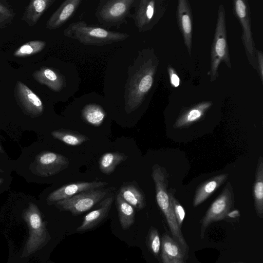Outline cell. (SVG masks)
I'll list each match as a JSON object with an SVG mask.
<instances>
[{
    "mask_svg": "<svg viewBox=\"0 0 263 263\" xmlns=\"http://www.w3.org/2000/svg\"><path fill=\"white\" fill-rule=\"evenodd\" d=\"M12 18L0 14V29L5 28L7 25L11 23Z\"/></svg>",
    "mask_w": 263,
    "mask_h": 263,
    "instance_id": "cell-35",
    "label": "cell"
},
{
    "mask_svg": "<svg viewBox=\"0 0 263 263\" xmlns=\"http://www.w3.org/2000/svg\"><path fill=\"white\" fill-rule=\"evenodd\" d=\"M152 176L154 180L157 204L163 213L168 223L173 238L179 244L183 253H187V245L182 235L171 205L167 190V174L165 169L158 164L152 168Z\"/></svg>",
    "mask_w": 263,
    "mask_h": 263,
    "instance_id": "cell-3",
    "label": "cell"
},
{
    "mask_svg": "<svg viewBox=\"0 0 263 263\" xmlns=\"http://www.w3.org/2000/svg\"><path fill=\"white\" fill-rule=\"evenodd\" d=\"M223 62L232 69L226 27V10L223 5L219 6L217 18L210 52V69L208 73L211 82L219 77L218 68Z\"/></svg>",
    "mask_w": 263,
    "mask_h": 263,
    "instance_id": "cell-4",
    "label": "cell"
},
{
    "mask_svg": "<svg viewBox=\"0 0 263 263\" xmlns=\"http://www.w3.org/2000/svg\"><path fill=\"white\" fill-rule=\"evenodd\" d=\"M234 14L241 26L242 33L241 39L247 59L251 66L257 71V60L255 43L252 32L250 9L246 0L233 1Z\"/></svg>",
    "mask_w": 263,
    "mask_h": 263,
    "instance_id": "cell-8",
    "label": "cell"
},
{
    "mask_svg": "<svg viewBox=\"0 0 263 263\" xmlns=\"http://www.w3.org/2000/svg\"><path fill=\"white\" fill-rule=\"evenodd\" d=\"M82 0H66L53 12L46 24L48 30H55L62 26L74 14Z\"/></svg>",
    "mask_w": 263,
    "mask_h": 263,
    "instance_id": "cell-16",
    "label": "cell"
},
{
    "mask_svg": "<svg viewBox=\"0 0 263 263\" xmlns=\"http://www.w3.org/2000/svg\"><path fill=\"white\" fill-rule=\"evenodd\" d=\"M69 159L64 156L49 151H43L34 156L29 166L34 175L41 177L53 176L68 167Z\"/></svg>",
    "mask_w": 263,
    "mask_h": 263,
    "instance_id": "cell-9",
    "label": "cell"
},
{
    "mask_svg": "<svg viewBox=\"0 0 263 263\" xmlns=\"http://www.w3.org/2000/svg\"><path fill=\"white\" fill-rule=\"evenodd\" d=\"M107 192L91 190L82 192L70 198L59 201L55 205L61 210L70 212L74 215L84 213L105 198Z\"/></svg>",
    "mask_w": 263,
    "mask_h": 263,
    "instance_id": "cell-10",
    "label": "cell"
},
{
    "mask_svg": "<svg viewBox=\"0 0 263 263\" xmlns=\"http://www.w3.org/2000/svg\"><path fill=\"white\" fill-rule=\"evenodd\" d=\"M32 76L39 83L53 91H61L66 84L65 77L57 70L50 67H42L35 70Z\"/></svg>",
    "mask_w": 263,
    "mask_h": 263,
    "instance_id": "cell-17",
    "label": "cell"
},
{
    "mask_svg": "<svg viewBox=\"0 0 263 263\" xmlns=\"http://www.w3.org/2000/svg\"><path fill=\"white\" fill-rule=\"evenodd\" d=\"M178 26L189 54L191 55L193 42V15L188 0H179L176 10Z\"/></svg>",
    "mask_w": 263,
    "mask_h": 263,
    "instance_id": "cell-13",
    "label": "cell"
},
{
    "mask_svg": "<svg viewBox=\"0 0 263 263\" xmlns=\"http://www.w3.org/2000/svg\"><path fill=\"white\" fill-rule=\"evenodd\" d=\"M237 263H241V262H237Z\"/></svg>",
    "mask_w": 263,
    "mask_h": 263,
    "instance_id": "cell-39",
    "label": "cell"
},
{
    "mask_svg": "<svg viewBox=\"0 0 263 263\" xmlns=\"http://www.w3.org/2000/svg\"><path fill=\"white\" fill-rule=\"evenodd\" d=\"M113 196L104 198L100 203L99 208L86 214L81 225L76 229L77 232H84L90 230L101 223L107 216L112 202Z\"/></svg>",
    "mask_w": 263,
    "mask_h": 263,
    "instance_id": "cell-18",
    "label": "cell"
},
{
    "mask_svg": "<svg viewBox=\"0 0 263 263\" xmlns=\"http://www.w3.org/2000/svg\"><path fill=\"white\" fill-rule=\"evenodd\" d=\"M240 215L239 211L237 210H234L232 211L229 212L227 215V217H229L231 218H234L238 217Z\"/></svg>",
    "mask_w": 263,
    "mask_h": 263,
    "instance_id": "cell-36",
    "label": "cell"
},
{
    "mask_svg": "<svg viewBox=\"0 0 263 263\" xmlns=\"http://www.w3.org/2000/svg\"><path fill=\"white\" fill-rule=\"evenodd\" d=\"M0 14L13 19L15 13L13 9L4 1H0Z\"/></svg>",
    "mask_w": 263,
    "mask_h": 263,
    "instance_id": "cell-33",
    "label": "cell"
},
{
    "mask_svg": "<svg viewBox=\"0 0 263 263\" xmlns=\"http://www.w3.org/2000/svg\"><path fill=\"white\" fill-rule=\"evenodd\" d=\"M15 100L23 111L31 118L41 116L44 104L39 97L21 81L16 82L14 90Z\"/></svg>",
    "mask_w": 263,
    "mask_h": 263,
    "instance_id": "cell-12",
    "label": "cell"
},
{
    "mask_svg": "<svg viewBox=\"0 0 263 263\" xmlns=\"http://www.w3.org/2000/svg\"><path fill=\"white\" fill-rule=\"evenodd\" d=\"M257 73L261 83L263 82V53L261 50L256 49V51Z\"/></svg>",
    "mask_w": 263,
    "mask_h": 263,
    "instance_id": "cell-34",
    "label": "cell"
},
{
    "mask_svg": "<svg viewBox=\"0 0 263 263\" xmlns=\"http://www.w3.org/2000/svg\"><path fill=\"white\" fill-rule=\"evenodd\" d=\"M233 192L230 182L223 188L219 196L212 203L201 220V235L212 222L224 219L233 204Z\"/></svg>",
    "mask_w": 263,
    "mask_h": 263,
    "instance_id": "cell-11",
    "label": "cell"
},
{
    "mask_svg": "<svg viewBox=\"0 0 263 263\" xmlns=\"http://www.w3.org/2000/svg\"><path fill=\"white\" fill-rule=\"evenodd\" d=\"M168 192L173 212L176 217L177 223L179 226L181 228L185 216L184 209L175 197L174 190L171 189Z\"/></svg>",
    "mask_w": 263,
    "mask_h": 263,
    "instance_id": "cell-29",
    "label": "cell"
},
{
    "mask_svg": "<svg viewBox=\"0 0 263 263\" xmlns=\"http://www.w3.org/2000/svg\"><path fill=\"white\" fill-rule=\"evenodd\" d=\"M148 246L152 253L157 256L161 248V240L158 230L151 228L148 235Z\"/></svg>",
    "mask_w": 263,
    "mask_h": 263,
    "instance_id": "cell-30",
    "label": "cell"
},
{
    "mask_svg": "<svg viewBox=\"0 0 263 263\" xmlns=\"http://www.w3.org/2000/svg\"><path fill=\"white\" fill-rule=\"evenodd\" d=\"M228 174H222L210 179L202 184L196 190L193 202L197 206L206 200L227 179Z\"/></svg>",
    "mask_w": 263,
    "mask_h": 263,
    "instance_id": "cell-21",
    "label": "cell"
},
{
    "mask_svg": "<svg viewBox=\"0 0 263 263\" xmlns=\"http://www.w3.org/2000/svg\"><path fill=\"white\" fill-rule=\"evenodd\" d=\"M51 135L54 139L70 146L80 145L89 140V138L83 134L65 129L54 130Z\"/></svg>",
    "mask_w": 263,
    "mask_h": 263,
    "instance_id": "cell-25",
    "label": "cell"
},
{
    "mask_svg": "<svg viewBox=\"0 0 263 263\" xmlns=\"http://www.w3.org/2000/svg\"><path fill=\"white\" fill-rule=\"evenodd\" d=\"M127 156L119 152H111L104 154L99 160L100 171L105 174L112 173L119 164L125 161Z\"/></svg>",
    "mask_w": 263,
    "mask_h": 263,
    "instance_id": "cell-26",
    "label": "cell"
},
{
    "mask_svg": "<svg viewBox=\"0 0 263 263\" xmlns=\"http://www.w3.org/2000/svg\"><path fill=\"white\" fill-rule=\"evenodd\" d=\"M136 0H101L97 7L95 16L104 28H119L127 24L131 17V10Z\"/></svg>",
    "mask_w": 263,
    "mask_h": 263,
    "instance_id": "cell-5",
    "label": "cell"
},
{
    "mask_svg": "<svg viewBox=\"0 0 263 263\" xmlns=\"http://www.w3.org/2000/svg\"><path fill=\"white\" fill-rule=\"evenodd\" d=\"M12 179L8 172L0 174V194L9 189Z\"/></svg>",
    "mask_w": 263,
    "mask_h": 263,
    "instance_id": "cell-31",
    "label": "cell"
},
{
    "mask_svg": "<svg viewBox=\"0 0 263 263\" xmlns=\"http://www.w3.org/2000/svg\"><path fill=\"white\" fill-rule=\"evenodd\" d=\"M159 60L154 49L139 51L134 64L129 66L125 85V109L127 113L136 110L151 89Z\"/></svg>",
    "mask_w": 263,
    "mask_h": 263,
    "instance_id": "cell-1",
    "label": "cell"
},
{
    "mask_svg": "<svg viewBox=\"0 0 263 263\" xmlns=\"http://www.w3.org/2000/svg\"><path fill=\"white\" fill-rule=\"evenodd\" d=\"M55 0H31L25 8L22 20L31 27L36 24L39 19Z\"/></svg>",
    "mask_w": 263,
    "mask_h": 263,
    "instance_id": "cell-20",
    "label": "cell"
},
{
    "mask_svg": "<svg viewBox=\"0 0 263 263\" xmlns=\"http://www.w3.org/2000/svg\"><path fill=\"white\" fill-rule=\"evenodd\" d=\"M107 184L104 181L79 182L64 185L52 191L46 198L49 204L70 198L82 192L103 187Z\"/></svg>",
    "mask_w": 263,
    "mask_h": 263,
    "instance_id": "cell-14",
    "label": "cell"
},
{
    "mask_svg": "<svg viewBox=\"0 0 263 263\" xmlns=\"http://www.w3.org/2000/svg\"><path fill=\"white\" fill-rule=\"evenodd\" d=\"M254 205L259 217L263 216V158L259 157L253 187Z\"/></svg>",
    "mask_w": 263,
    "mask_h": 263,
    "instance_id": "cell-22",
    "label": "cell"
},
{
    "mask_svg": "<svg viewBox=\"0 0 263 263\" xmlns=\"http://www.w3.org/2000/svg\"><path fill=\"white\" fill-rule=\"evenodd\" d=\"M23 216L29 230V237L23 253V256H26L41 248L47 241L49 234L40 210L35 203L30 202Z\"/></svg>",
    "mask_w": 263,
    "mask_h": 263,
    "instance_id": "cell-7",
    "label": "cell"
},
{
    "mask_svg": "<svg viewBox=\"0 0 263 263\" xmlns=\"http://www.w3.org/2000/svg\"><path fill=\"white\" fill-rule=\"evenodd\" d=\"M167 0H136L130 18L140 32L152 30L168 8Z\"/></svg>",
    "mask_w": 263,
    "mask_h": 263,
    "instance_id": "cell-6",
    "label": "cell"
},
{
    "mask_svg": "<svg viewBox=\"0 0 263 263\" xmlns=\"http://www.w3.org/2000/svg\"><path fill=\"white\" fill-rule=\"evenodd\" d=\"M82 116L84 120L88 124L94 126H99L105 118V112L98 105L88 104L83 109Z\"/></svg>",
    "mask_w": 263,
    "mask_h": 263,
    "instance_id": "cell-27",
    "label": "cell"
},
{
    "mask_svg": "<svg viewBox=\"0 0 263 263\" xmlns=\"http://www.w3.org/2000/svg\"><path fill=\"white\" fill-rule=\"evenodd\" d=\"M116 205L121 226L123 229H127L135 222L134 208L124 200L119 194L116 197Z\"/></svg>",
    "mask_w": 263,
    "mask_h": 263,
    "instance_id": "cell-24",
    "label": "cell"
},
{
    "mask_svg": "<svg viewBox=\"0 0 263 263\" xmlns=\"http://www.w3.org/2000/svg\"><path fill=\"white\" fill-rule=\"evenodd\" d=\"M64 35L90 46H102L123 41L129 37L126 33L110 31L88 24L83 21L73 22L66 28Z\"/></svg>",
    "mask_w": 263,
    "mask_h": 263,
    "instance_id": "cell-2",
    "label": "cell"
},
{
    "mask_svg": "<svg viewBox=\"0 0 263 263\" xmlns=\"http://www.w3.org/2000/svg\"><path fill=\"white\" fill-rule=\"evenodd\" d=\"M8 172V171H6L5 170H4L2 167L0 166V174H4L5 173Z\"/></svg>",
    "mask_w": 263,
    "mask_h": 263,
    "instance_id": "cell-38",
    "label": "cell"
},
{
    "mask_svg": "<svg viewBox=\"0 0 263 263\" xmlns=\"http://www.w3.org/2000/svg\"><path fill=\"white\" fill-rule=\"evenodd\" d=\"M118 194L124 200L138 210L143 209L145 205L144 194L134 184L122 186Z\"/></svg>",
    "mask_w": 263,
    "mask_h": 263,
    "instance_id": "cell-23",
    "label": "cell"
},
{
    "mask_svg": "<svg viewBox=\"0 0 263 263\" xmlns=\"http://www.w3.org/2000/svg\"><path fill=\"white\" fill-rule=\"evenodd\" d=\"M45 46L46 42L43 41H30L16 49L13 52V55L18 58L31 56L42 51Z\"/></svg>",
    "mask_w": 263,
    "mask_h": 263,
    "instance_id": "cell-28",
    "label": "cell"
},
{
    "mask_svg": "<svg viewBox=\"0 0 263 263\" xmlns=\"http://www.w3.org/2000/svg\"><path fill=\"white\" fill-rule=\"evenodd\" d=\"M213 105L212 101H202L182 109L176 119V128L189 126L202 119Z\"/></svg>",
    "mask_w": 263,
    "mask_h": 263,
    "instance_id": "cell-15",
    "label": "cell"
},
{
    "mask_svg": "<svg viewBox=\"0 0 263 263\" xmlns=\"http://www.w3.org/2000/svg\"><path fill=\"white\" fill-rule=\"evenodd\" d=\"M163 263H184L185 255L179 244L167 234H164L161 241Z\"/></svg>",
    "mask_w": 263,
    "mask_h": 263,
    "instance_id": "cell-19",
    "label": "cell"
},
{
    "mask_svg": "<svg viewBox=\"0 0 263 263\" xmlns=\"http://www.w3.org/2000/svg\"><path fill=\"white\" fill-rule=\"evenodd\" d=\"M5 154V152L2 146V145L0 143V156H4V155Z\"/></svg>",
    "mask_w": 263,
    "mask_h": 263,
    "instance_id": "cell-37",
    "label": "cell"
},
{
    "mask_svg": "<svg viewBox=\"0 0 263 263\" xmlns=\"http://www.w3.org/2000/svg\"><path fill=\"white\" fill-rule=\"evenodd\" d=\"M167 70L172 85L175 87H178L180 85V80L177 72L175 69L170 65L167 66Z\"/></svg>",
    "mask_w": 263,
    "mask_h": 263,
    "instance_id": "cell-32",
    "label": "cell"
}]
</instances>
